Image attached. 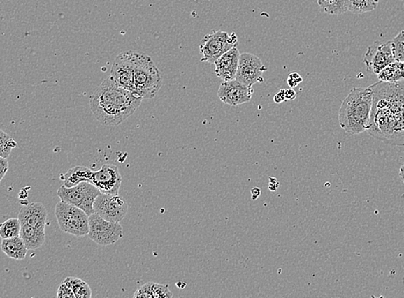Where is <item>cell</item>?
Here are the masks:
<instances>
[{
  "mask_svg": "<svg viewBox=\"0 0 404 298\" xmlns=\"http://www.w3.org/2000/svg\"><path fill=\"white\" fill-rule=\"evenodd\" d=\"M94 212L108 221L120 223L129 211V204L119 195L101 193L93 204Z\"/></svg>",
  "mask_w": 404,
  "mask_h": 298,
  "instance_id": "9c48e42d",
  "label": "cell"
},
{
  "mask_svg": "<svg viewBox=\"0 0 404 298\" xmlns=\"http://www.w3.org/2000/svg\"><path fill=\"white\" fill-rule=\"evenodd\" d=\"M252 87L237 80L223 81L220 84L218 96L220 100L229 106H239L250 102L253 95Z\"/></svg>",
  "mask_w": 404,
  "mask_h": 298,
  "instance_id": "4fadbf2b",
  "label": "cell"
},
{
  "mask_svg": "<svg viewBox=\"0 0 404 298\" xmlns=\"http://www.w3.org/2000/svg\"><path fill=\"white\" fill-rule=\"evenodd\" d=\"M380 0H347V9L350 13L361 15L375 10Z\"/></svg>",
  "mask_w": 404,
  "mask_h": 298,
  "instance_id": "7402d4cb",
  "label": "cell"
},
{
  "mask_svg": "<svg viewBox=\"0 0 404 298\" xmlns=\"http://www.w3.org/2000/svg\"><path fill=\"white\" fill-rule=\"evenodd\" d=\"M21 223L20 219L11 218L0 223V237L2 239L20 236Z\"/></svg>",
  "mask_w": 404,
  "mask_h": 298,
  "instance_id": "603a6c76",
  "label": "cell"
},
{
  "mask_svg": "<svg viewBox=\"0 0 404 298\" xmlns=\"http://www.w3.org/2000/svg\"><path fill=\"white\" fill-rule=\"evenodd\" d=\"M17 218L21 225L36 227V228H45L48 211L42 203H29L21 208Z\"/></svg>",
  "mask_w": 404,
  "mask_h": 298,
  "instance_id": "9a60e30c",
  "label": "cell"
},
{
  "mask_svg": "<svg viewBox=\"0 0 404 298\" xmlns=\"http://www.w3.org/2000/svg\"><path fill=\"white\" fill-rule=\"evenodd\" d=\"M89 227L88 237L101 246L115 244L123 237L122 226L119 223L108 221L95 212L89 216Z\"/></svg>",
  "mask_w": 404,
  "mask_h": 298,
  "instance_id": "ba28073f",
  "label": "cell"
},
{
  "mask_svg": "<svg viewBox=\"0 0 404 298\" xmlns=\"http://www.w3.org/2000/svg\"><path fill=\"white\" fill-rule=\"evenodd\" d=\"M286 89H280L274 96V102L277 104L282 103L287 100L286 99Z\"/></svg>",
  "mask_w": 404,
  "mask_h": 298,
  "instance_id": "f546056e",
  "label": "cell"
},
{
  "mask_svg": "<svg viewBox=\"0 0 404 298\" xmlns=\"http://www.w3.org/2000/svg\"><path fill=\"white\" fill-rule=\"evenodd\" d=\"M391 46L396 61L404 63V31L391 40Z\"/></svg>",
  "mask_w": 404,
  "mask_h": 298,
  "instance_id": "484cf974",
  "label": "cell"
},
{
  "mask_svg": "<svg viewBox=\"0 0 404 298\" xmlns=\"http://www.w3.org/2000/svg\"><path fill=\"white\" fill-rule=\"evenodd\" d=\"M93 171L87 167L77 166L61 177L66 188H72L83 181H91Z\"/></svg>",
  "mask_w": 404,
  "mask_h": 298,
  "instance_id": "d6986e66",
  "label": "cell"
},
{
  "mask_svg": "<svg viewBox=\"0 0 404 298\" xmlns=\"http://www.w3.org/2000/svg\"><path fill=\"white\" fill-rule=\"evenodd\" d=\"M100 193V190L96 186L87 181L81 182L72 188H66L63 185L57 192L59 198L63 202L80 208L89 216L94 214L93 204Z\"/></svg>",
  "mask_w": 404,
  "mask_h": 298,
  "instance_id": "52a82bcc",
  "label": "cell"
},
{
  "mask_svg": "<svg viewBox=\"0 0 404 298\" xmlns=\"http://www.w3.org/2000/svg\"><path fill=\"white\" fill-rule=\"evenodd\" d=\"M57 297H59V298H61V297H62V298L63 297L76 298V297H75L72 288H71L68 283H67L66 281H63L61 285H59V288L58 292H57Z\"/></svg>",
  "mask_w": 404,
  "mask_h": 298,
  "instance_id": "4316f807",
  "label": "cell"
},
{
  "mask_svg": "<svg viewBox=\"0 0 404 298\" xmlns=\"http://www.w3.org/2000/svg\"><path fill=\"white\" fill-rule=\"evenodd\" d=\"M28 251L42 247L46 241L45 228H36L29 225H21L20 236Z\"/></svg>",
  "mask_w": 404,
  "mask_h": 298,
  "instance_id": "2e32d148",
  "label": "cell"
},
{
  "mask_svg": "<svg viewBox=\"0 0 404 298\" xmlns=\"http://www.w3.org/2000/svg\"><path fill=\"white\" fill-rule=\"evenodd\" d=\"M240 53L237 47L231 48L215 62L216 76L223 81L235 80Z\"/></svg>",
  "mask_w": 404,
  "mask_h": 298,
  "instance_id": "5bb4252c",
  "label": "cell"
},
{
  "mask_svg": "<svg viewBox=\"0 0 404 298\" xmlns=\"http://www.w3.org/2000/svg\"><path fill=\"white\" fill-rule=\"evenodd\" d=\"M373 102L371 87L352 89L339 110L340 128L349 134L368 131L371 121Z\"/></svg>",
  "mask_w": 404,
  "mask_h": 298,
  "instance_id": "3957f363",
  "label": "cell"
},
{
  "mask_svg": "<svg viewBox=\"0 0 404 298\" xmlns=\"http://www.w3.org/2000/svg\"><path fill=\"white\" fill-rule=\"evenodd\" d=\"M373 92L371 121L368 132L384 144L404 145V83L371 85Z\"/></svg>",
  "mask_w": 404,
  "mask_h": 298,
  "instance_id": "6da1fadb",
  "label": "cell"
},
{
  "mask_svg": "<svg viewBox=\"0 0 404 298\" xmlns=\"http://www.w3.org/2000/svg\"><path fill=\"white\" fill-rule=\"evenodd\" d=\"M399 177L400 179H401V181L403 182L404 184V163H403L401 167H400Z\"/></svg>",
  "mask_w": 404,
  "mask_h": 298,
  "instance_id": "1f68e13d",
  "label": "cell"
},
{
  "mask_svg": "<svg viewBox=\"0 0 404 298\" xmlns=\"http://www.w3.org/2000/svg\"><path fill=\"white\" fill-rule=\"evenodd\" d=\"M55 214L63 232L78 237L88 236L89 215L80 208L61 200L56 204Z\"/></svg>",
  "mask_w": 404,
  "mask_h": 298,
  "instance_id": "5b68a950",
  "label": "cell"
},
{
  "mask_svg": "<svg viewBox=\"0 0 404 298\" xmlns=\"http://www.w3.org/2000/svg\"><path fill=\"white\" fill-rule=\"evenodd\" d=\"M9 170V163L7 158L0 156V182L2 181L3 177H6L7 171Z\"/></svg>",
  "mask_w": 404,
  "mask_h": 298,
  "instance_id": "f1b7e54d",
  "label": "cell"
},
{
  "mask_svg": "<svg viewBox=\"0 0 404 298\" xmlns=\"http://www.w3.org/2000/svg\"><path fill=\"white\" fill-rule=\"evenodd\" d=\"M65 281L68 283L73 289L75 297L76 298H91L92 290L87 283L78 278H66Z\"/></svg>",
  "mask_w": 404,
  "mask_h": 298,
  "instance_id": "cb8c5ba5",
  "label": "cell"
},
{
  "mask_svg": "<svg viewBox=\"0 0 404 298\" xmlns=\"http://www.w3.org/2000/svg\"><path fill=\"white\" fill-rule=\"evenodd\" d=\"M122 177L117 166L104 165L99 170L93 171L89 184L100 190L102 193L119 195Z\"/></svg>",
  "mask_w": 404,
  "mask_h": 298,
  "instance_id": "7c38bea8",
  "label": "cell"
},
{
  "mask_svg": "<svg viewBox=\"0 0 404 298\" xmlns=\"http://www.w3.org/2000/svg\"><path fill=\"white\" fill-rule=\"evenodd\" d=\"M286 99L287 100H294L297 98V93L293 88L286 89Z\"/></svg>",
  "mask_w": 404,
  "mask_h": 298,
  "instance_id": "4dcf8cb0",
  "label": "cell"
},
{
  "mask_svg": "<svg viewBox=\"0 0 404 298\" xmlns=\"http://www.w3.org/2000/svg\"><path fill=\"white\" fill-rule=\"evenodd\" d=\"M173 297L169 285L149 282L138 288L134 294L136 298H170Z\"/></svg>",
  "mask_w": 404,
  "mask_h": 298,
  "instance_id": "e0dca14e",
  "label": "cell"
},
{
  "mask_svg": "<svg viewBox=\"0 0 404 298\" xmlns=\"http://www.w3.org/2000/svg\"><path fill=\"white\" fill-rule=\"evenodd\" d=\"M302 81L303 78L301 74L296 72L291 73L289 75H288L287 80L288 87L293 89L297 87L299 84L302 83Z\"/></svg>",
  "mask_w": 404,
  "mask_h": 298,
  "instance_id": "83f0119b",
  "label": "cell"
},
{
  "mask_svg": "<svg viewBox=\"0 0 404 298\" xmlns=\"http://www.w3.org/2000/svg\"><path fill=\"white\" fill-rule=\"evenodd\" d=\"M267 70V67L264 66L261 59L257 55L244 53L240 54L235 80L247 87H252L257 83H264L263 74Z\"/></svg>",
  "mask_w": 404,
  "mask_h": 298,
  "instance_id": "30bf717a",
  "label": "cell"
},
{
  "mask_svg": "<svg viewBox=\"0 0 404 298\" xmlns=\"http://www.w3.org/2000/svg\"><path fill=\"white\" fill-rule=\"evenodd\" d=\"M142 100L133 92L119 87L110 76L92 95L91 109L101 124L115 126L134 114L140 106Z\"/></svg>",
  "mask_w": 404,
  "mask_h": 298,
  "instance_id": "7a4b0ae2",
  "label": "cell"
},
{
  "mask_svg": "<svg viewBox=\"0 0 404 298\" xmlns=\"http://www.w3.org/2000/svg\"><path fill=\"white\" fill-rule=\"evenodd\" d=\"M395 61L391 40H390L387 43H373L368 47L363 61L370 72L377 75L381 70Z\"/></svg>",
  "mask_w": 404,
  "mask_h": 298,
  "instance_id": "8fae6325",
  "label": "cell"
},
{
  "mask_svg": "<svg viewBox=\"0 0 404 298\" xmlns=\"http://www.w3.org/2000/svg\"><path fill=\"white\" fill-rule=\"evenodd\" d=\"M134 94L142 99H152L162 87L163 77L149 55L132 51Z\"/></svg>",
  "mask_w": 404,
  "mask_h": 298,
  "instance_id": "277c9868",
  "label": "cell"
},
{
  "mask_svg": "<svg viewBox=\"0 0 404 298\" xmlns=\"http://www.w3.org/2000/svg\"><path fill=\"white\" fill-rule=\"evenodd\" d=\"M377 78L385 83H398L404 80V63L396 61L391 63L377 74Z\"/></svg>",
  "mask_w": 404,
  "mask_h": 298,
  "instance_id": "ffe728a7",
  "label": "cell"
},
{
  "mask_svg": "<svg viewBox=\"0 0 404 298\" xmlns=\"http://www.w3.org/2000/svg\"><path fill=\"white\" fill-rule=\"evenodd\" d=\"M238 36L235 32L231 33L222 31H212L205 36L200 45L201 61L209 64L215 62L220 56L231 48L237 47Z\"/></svg>",
  "mask_w": 404,
  "mask_h": 298,
  "instance_id": "8992f818",
  "label": "cell"
},
{
  "mask_svg": "<svg viewBox=\"0 0 404 298\" xmlns=\"http://www.w3.org/2000/svg\"><path fill=\"white\" fill-rule=\"evenodd\" d=\"M321 13L328 15H342L347 11V0H317Z\"/></svg>",
  "mask_w": 404,
  "mask_h": 298,
  "instance_id": "44dd1931",
  "label": "cell"
},
{
  "mask_svg": "<svg viewBox=\"0 0 404 298\" xmlns=\"http://www.w3.org/2000/svg\"><path fill=\"white\" fill-rule=\"evenodd\" d=\"M1 249L9 258L18 260H24L29 251L20 237L2 239Z\"/></svg>",
  "mask_w": 404,
  "mask_h": 298,
  "instance_id": "ac0fdd59",
  "label": "cell"
},
{
  "mask_svg": "<svg viewBox=\"0 0 404 298\" xmlns=\"http://www.w3.org/2000/svg\"><path fill=\"white\" fill-rule=\"evenodd\" d=\"M16 147H17L16 140L3 132L2 129H0V156L8 158L11 151Z\"/></svg>",
  "mask_w": 404,
  "mask_h": 298,
  "instance_id": "d4e9b609",
  "label": "cell"
}]
</instances>
